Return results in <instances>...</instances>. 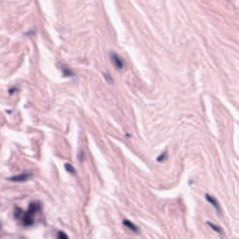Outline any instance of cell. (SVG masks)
Wrapping results in <instances>:
<instances>
[{"mask_svg":"<svg viewBox=\"0 0 239 239\" xmlns=\"http://www.w3.org/2000/svg\"><path fill=\"white\" fill-rule=\"evenodd\" d=\"M110 59L111 61L113 63V65L116 66L118 69H122L124 68V62L120 57L118 55H117L116 53H112L110 54Z\"/></svg>","mask_w":239,"mask_h":239,"instance_id":"1","label":"cell"},{"mask_svg":"<svg viewBox=\"0 0 239 239\" xmlns=\"http://www.w3.org/2000/svg\"><path fill=\"white\" fill-rule=\"evenodd\" d=\"M30 177L31 175L28 173H23V174L17 175V176L11 177L8 178V180L13 181V182H25L28 179H30Z\"/></svg>","mask_w":239,"mask_h":239,"instance_id":"2","label":"cell"},{"mask_svg":"<svg viewBox=\"0 0 239 239\" xmlns=\"http://www.w3.org/2000/svg\"><path fill=\"white\" fill-rule=\"evenodd\" d=\"M34 215L30 214V212H28L27 211L25 213H24L23 215V217H22V221H23V224L26 226V227H30V226H32L34 224Z\"/></svg>","mask_w":239,"mask_h":239,"instance_id":"3","label":"cell"},{"mask_svg":"<svg viewBox=\"0 0 239 239\" xmlns=\"http://www.w3.org/2000/svg\"><path fill=\"white\" fill-rule=\"evenodd\" d=\"M206 200L209 201L211 205H212V206L215 208V209L216 210V211L218 214L220 215L222 214V211H221L220 204H219L218 200H217L215 198H214L213 196H212L207 194H206Z\"/></svg>","mask_w":239,"mask_h":239,"instance_id":"4","label":"cell"},{"mask_svg":"<svg viewBox=\"0 0 239 239\" xmlns=\"http://www.w3.org/2000/svg\"><path fill=\"white\" fill-rule=\"evenodd\" d=\"M41 209V205L39 201H34L30 203L28 207L27 212H30V214L35 215Z\"/></svg>","mask_w":239,"mask_h":239,"instance_id":"5","label":"cell"},{"mask_svg":"<svg viewBox=\"0 0 239 239\" xmlns=\"http://www.w3.org/2000/svg\"><path fill=\"white\" fill-rule=\"evenodd\" d=\"M123 225L126 226V227L129 228L131 230H132L134 232H137L139 231V228L136 227V225H135L134 223H132V222H130V221L127 220H125L123 221Z\"/></svg>","mask_w":239,"mask_h":239,"instance_id":"6","label":"cell"},{"mask_svg":"<svg viewBox=\"0 0 239 239\" xmlns=\"http://www.w3.org/2000/svg\"><path fill=\"white\" fill-rule=\"evenodd\" d=\"M208 224H209V225L212 228V229L214 230V231H215L216 232H218V233H219L220 234H223L222 229H221L220 227H218V226H217V225H215L214 224H212V223L210 222H208Z\"/></svg>","mask_w":239,"mask_h":239,"instance_id":"7","label":"cell"},{"mask_svg":"<svg viewBox=\"0 0 239 239\" xmlns=\"http://www.w3.org/2000/svg\"><path fill=\"white\" fill-rule=\"evenodd\" d=\"M62 72H63L64 75H65V76H74V72H73L70 69H69V68L64 67L62 69Z\"/></svg>","mask_w":239,"mask_h":239,"instance_id":"8","label":"cell"},{"mask_svg":"<svg viewBox=\"0 0 239 239\" xmlns=\"http://www.w3.org/2000/svg\"><path fill=\"white\" fill-rule=\"evenodd\" d=\"M22 213H23V211L21 209H20L18 207H15L14 211V216L15 218H20L22 216Z\"/></svg>","mask_w":239,"mask_h":239,"instance_id":"9","label":"cell"},{"mask_svg":"<svg viewBox=\"0 0 239 239\" xmlns=\"http://www.w3.org/2000/svg\"><path fill=\"white\" fill-rule=\"evenodd\" d=\"M65 169H66V171H67L68 172H69L70 174H74L75 173H76V170H75L74 168L70 164H65Z\"/></svg>","mask_w":239,"mask_h":239,"instance_id":"10","label":"cell"},{"mask_svg":"<svg viewBox=\"0 0 239 239\" xmlns=\"http://www.w3.org/2000/svg\"><path fill=\"white\" fill-rule=\"evenodd\" d=\"M57 239H69V238L65 232L59 231L57 235Z\"/></svg>","mask_w":239,"mask_h":239,"instance_id":"11","label":"cell"},{"mask_svg":"<svg viewBox=\"0 0 239 239\" xmlns=\"http://www.w3.org/2000/svg\"><path fill=\"white\" fill-rule=\"evenodd\" d=\"M167 153H163V154H161L160 156L159 157H158V161H161V160H164V159L165 158H166V156H167Z\"/></svg>","mask_w":239,"mask_h":239,"instance_id":"12","label":"cell"}]
</instances>
